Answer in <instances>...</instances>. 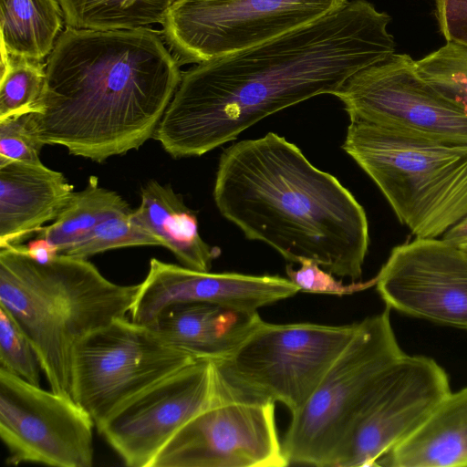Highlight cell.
I'll return each mask as SVG.
<instances>
[{
    "instance_id": "14",
    "label": "cell",
    "mask_w": 467,
    "mask_h": 467,
    "mask_svg": "<svg viewBox=\"0 0 467 467\" xmlns=\"http://www.w3.org/2000/svg\"><path fill=\"white\" fill-rule=\"evenodd\" d=\"M376 278L386 306L467 330V251L438 238L395 246Z\"/></svg>"
},
{
    "instance_id": "7",
    "label": "cell",
    "mask_w": 467,
    "mask_h": 467,
    "mask_svg": "<svg viewBox=\"0 0 467 467\" xmlns=\"http://www.w3.org/2000/svg\"><path fill=\"white\" fill-rule=\"evenodd\" d=\"M359 326L262 320L226 358L213 361L219 388L233 398L280 402L296 413Z\"/></svg>"
},
{
    "instance_id": "25",
    "label": "cell",
    "mask_w": 467,
    "mask_h": 467,
    "mask_svg": "<svg viewBox=\"0 0 467 467\" xmlns=\"http://www.w3.org/2000/svg\"><path fill=\"white\" fill-rule=\"evenodd\" d=\"M416 67L423 79L467 110V46L447 42L417 60Z\"/></svg>"
},
{
    "instance_id": "22",
    "label": "cell",
    "mask_w": 467,
    "mask_h": 467,
    "mask_svg": "<svg viewBox=\"0 0 467 467\" xmlns=\"http://www.w3.org/2000/svg\"><path fill=\"white\" fill-rule=\"evenodd\" d=\"M131 211L119 193L100 187L98 178L91 176L83 190L74 192L57 219L36 234L61 254L99 223Z\"/></svg>"
},
{
    "instance_id": "30",
    "label": "cell",
    "mask_w": 467,
    "mask_h": 467,
    "mask_svg": "<svg viewBox=\"0 0 467 467\" xmlns=\"http://www.w3.org/2000/svg\"><path fill=\"white\" fill-rule=\"evenodd\" d=\"M435 16L445 40L467 46V0H434Z\"/></svg>"
},
{
    "instance_id": "1",
    "label": "cell",
    "mask_w": 467,
    "mask_h": 467,
    "mask_svg": "<svg viewBox=\"0 0 467 467\" xmlns=\"http://www.w3.org/2000/svg\"><path fill=\"white\" fill-rule=\"evenodd\" d=\"M391 17L367 0L253 47L192 67L153 139L174 159L202 156L313 97L334 95L358 70L395 53Z\"/></svg>"
},
{
    "instance_id": "12",
    "label": "cell",
    "mask_w": 467,
    "mask_h": 467,
    "mask_svg": "<svg viewBox=\"0 0 467 467\" xmlns=\"http://www.w3.org/2000/svg\"><path fill=\"white\" fill-rule=\"evenodd\" d=\"M217 395L163 446L150 467H285L275 402Z\"/></svg>"
},
{
    "instance_id": "10",
    "label": "cell",
    "mask_w": 467,
    "mask_h": 467,
    "mask_svg": "<svg viewBox=\"0 0 467 467\" xmlns=\"http://www.w3.org/2000/svg\"><path fill=\"white\" fill-rule=\"evenodd\" d=\"M95 426L72 396L0 368V437L8 464L91 467Z\"/></svg>"
},
{
    "instance_id": "5",
    "label": "cell",
    "mask_w": 467,
    "mask_h": 467,
    "mask_svg": "<svg viewBox=\"0 0 467 467\" xmlns=\"http://www.w3.org/2000/svg\"><path fill=\"white\" fill-rule=\"evenodd\" d=\"M341 148L416 238H437L467 214V144L350 120Z\"/></svg>"
},
{
    "instance_id": "15",
    "label": "cell",
    "mask_w": 467,
    "mask_h": 467,
    "mask_svg": "<svg viewBox=\"0 0 467 467\" xmlns=\"http://www.w3.org/2000/svg\"><path fill=\"white\" fill-rule=\"evenodd\" d=\"M450 392L448 375L433 358L403 354L389 367L338 467L377 466Z\"/></svg>"
},
{
    "instance_id": "18",
    "label": "cell",
    "mask_w": 467,
    "mask_h": 467,
    "mask_svg": "<svg viewBox=\"0 0 467 467\" xmlns=\"http://www.w3.org/2000/svg\"><path fill=\"white\" fill-rule=\"evenodd\" d=\"M262 320L258 311L192 303L168 307L150 327L171 345L216 361L229 356Z\"/></svg>"
},
{
    "instance_id": "24",
    "label": "cell",
    "mask_w": 467,
    "mask_h": 467,
    "mask_svg": "<svg viewBox=\"0 0 467 467\" xmlns=\"http://www.w3.org/2000/svg\"><path fill=\"white\" fill-rule=\"evenodd\" d=\"M0 121L35 111L46 80V63L1 50Z\"/></svg>"
},
{
    "instance_id": "4",
    "label": "cell",
    "mask_w": 467,
    "mask_h": 467,
    "mask_svg": "<svg viewBox=\"0 0 467 467\" xmlns=\"http://www.w3.org/2000/svg\"><path fill=\"white\" fill-rule=\"evenodd\" d=\"M138 287L109 281L88 259L58 254L40 264L25 245L0 248V307L30 340L49 388L57 393L71 396L77 343L126 317Z\"/></svg>"
},
{
    "instance_id": "31",
    "label": "cell",
    "mask_w": 467,
    "mask_h": 467,
    "mask_svg": "<svg viewBox=\"0 0 467 467\" xmlns=\"http://www.w3.org/2000/svg\"><path fill=\"white\" fill-rule=\"evenodd\" d=\"M26 254L40 264H47L54 260L57 254V248L43 237L30 241L25 245Z\"/></svg>"
},
{
    "instance_id": "17",
    "label": "cell",
    "mask_w": 467,
    "mask_h": 467,
    "mask_svg": "<svg viewBox=\"0 0 467 467\" xmlns=\"http://www.w3.org/2000/svg\"><path fill=\"white\" fill-rule=\"evenodd\" d=\"M74 193L60 171L42 162L0 164V248L21 244L55 221Z\"/></svg>"
},
{
    "instance_id": "20",
    "label": "cell",
    "mask_w": 467,
    "mask_h": 467,
    "mask_svg": "<svg viewBox=\"0 0 467 467\" xmlns=\"http://www.w3.org/2000/svg\"><path fill=\"white\" fill-rule=\"evenodd\" d=\"M377 466L467 467V387L448 393Z\"/></svg>"
},
{
    "instance_id": "2",
    "label": "cell",
    "mask_w": 467,
    "mask_h": 467,
    "mask_svg": "<svg viewBox=\"0 0 467 467\" xmlns=\"http://www.w3.org/2000/svg\"><path fill=\"white\" fill-rule=\"evenodd\" d=\"M182 73L148 27L66 26L46 62L35 130L46 145L97 162L137 150L153 137Z\"/></svg>"
},
{
    "instance_id": "9",
    "label": "cell",
    "mask_w": 467,
    "mask_h": 467,
    "mask_svg": "<svg viewBox=\"0 0 467 467\" xmlns=\"http://www.w3.org/2000/svg\"><path fill=\"white\" fill-rule=\"evenodd\" d=\"M348 0H177L162 25L179 65L247 49L312 23Z\"/></svg>"
},
{
    "instance_id": "16",
    "label": "cell",
    "mask_w": 467,
    "mask_h": 467,
    "mask_svg": "<svg viewBox=\"0 0 467 467\" xmlns=\"http://www.w3.org/2000/svg\"><path fill=\"white\" fill-rule=\"evenodd\" d=\"M298 292L287 277L202 272L151 258L129 314L131 320L150 326L176 305L207 303L254 312Z\"/></svg>"
},
{
    "instance_id": "27",
    "label": "cell",
    "mask_w": 467,
    "mask_h": 467,
    "mask_svg": "<svg viewBox=\"0 0 467 467\" xmlns=\"http://www.w3.org/2000/svg\"><path fill=\"white\" fill-rule=\"evenodd\" d=\"M0 368L23 379L40 384L39 358L16 321L0 307Z\"/></svg>"
},
{
    "instance_id": "33",
    "label": "cell",
    "mask_w": 467,
    "mask_h": 467,
    "mask_svg": "<svg viewBox=\"0 0 467 467\" xmlns=\"http://www.w3.org/2000/svg\"><path fill=\"white\" fill-rule=\"evenodd\" d=\"M460 247H462V248H463V249H465V250L467 251V244H463V245H462V246H460Z\"/></svg>"
},
{
    "instance_id": "23",
    "label": "cell",
    "mask_w": 467,
    "mask_h": 467,
    "mask_svg": "<svg viewBox=\"0 0 467 467\" xmlns=\"http://www.w3.org/2000/svg\"><path fill=\"white\" fill-rule=\"evenodd\" d=\"M66 26L119 30L161 24L177 0H57Z\"/></svg>"
},
{
    "instance_id": "11",
    "label": "cell",
    "mask_w": 467,
    "mask_h": 467,
    "mask_svg": "<svg viewBox=\"0 0 467 467\" xmlns=\"http://www.w3.org/2000/svg\"><path fill=\"white\" fill-rule=\"evenodd\" d=\"M334 96L350 120L467 144V110L423 79L408 54L394 53L358 70Z\"/></svg>"
},
{
    "instance_id": "3",
    "label": "cell",
    "mask_w": 467,
    "mask_h": 467,
    "mask_svg": "<svg viewBox=\"0 0 467 467\" xmlns=\"http://www.w3.org/2000/svg\"><path fill=\"white\" fill-rule=\"evenodd\" d=\"M213 194L245 238L290 263L306 258L336 276L361 278L369 244L364 208L284 137L268 132L224 149Z\"/></svg>"
},
{
    "instance_id": "6",
    "label": "cell",
    "mask_w": 467,
    "mask_h": 467,
    "mask_svg": "<svg viewBox=\"0 0 467 467\" xmlns=\"http://www.w3.org/2000/svg\"><path fill=\"white\" fill-rule=\"evenodd\" d=\"M389 313L386 306L359 321L355 336L306 403L291 415L282 440L289 465L339 466L389 367L405 354Z\"/></svg>"
},
{
    "instance_id": "13",
    "label": "cell",
    "mask_w": 467,
    "mask_h": 467,
    "mask_svg": "<svg viewBox=\"0 0 467 467\" xmlns=\"http://www.w3.org/2000/svg\"><path fill=\"white\" fill-rule=\"evenodd\" d=\"M213 361L196 359L117 406L99 432L130 467H150L171 437L217 395Z\"/></svg>"
},
{
    "instance_id": "21",
    "label": "cell",
    "mask_w": 467,
    "mask_h": 467,
    "mask_svg": "<svg viewBox=\"0 0 467 467\" xmlns=\"http://www.w3.org/2000/svg\"><path fill=\"white\" fill-rule=\"evenodd\" d=\"M64 24L57 0H0V50L42 62L52 52Z\"/></svg>"
},
{
    "instance_id": "8",
    "label": "cell",
    "mask_w": 467,
    "mask_h": 467,
    "mask_svg": "<svg viewBox=\"0 0 467 467\" xmlns=\"http://www.w3.org/2000/svg\"><path fill=\"white\" fill-rule=\"evenodd\" d=\"M199 358L151 327L118 317L75 346L71 396L97 426L130 397Z\"/></svg>"
},
{
    "instance_id": "19",
    "label": "cell",
    "mask_w": 467,
    "mask_h": 467,
    "mask_svg": "<svg viewBox=\"0 0 467 467\" xmlns=\"http://www.w3.org/2000/svg\"><path fill=\"white\" fill-rule=\"evenodd\" d=\"M130 218L157 238L183 266L209 272L213 261L221 254L219 247L202 240L196 213L169 184L148 182L140 191V204Z\"/></svg>"
},
{
    "instance_id": "26",
    "label": "cell",
    "mask_w": 467,
    "mask_h": 467,
    "mask_svg": "<svg viewBox=\"0 0 467 467\" xmlns=\"http://www.w3.org/2000/svg\"><path fill=\"white\" fill-rule=\"evenodd\" d=\"M131 212L99 223L61 254L88 259L94 254L116 248L161 246L157 238L131 222Z\"/></svg>"
},
{
    "instance_id": "29",
    "label": "cell",
    "mask_w": 467,
    "mask_h": 467,
    "mask_svg": "<svg viewBox=\"0 0 467 467\" xmlns=\"http://www.w3.org/2000/svg\"><path fill=\"white\" fill-rule=\"evenodd\" d=\"M300 267L294 269L292 265L285 266L287 278L296 285L300 291L314 294H327L336 296H348L365 290L375 285L376 278L371 280L351 281L349 284H344L341 280H337L333 274L324 270L313 260L302 259Z\"/></svg>"
},
{
    "instance_id": "28",
    "label": "cell",
    "mask_w": 467,
    "mask_h": 467,
    "mask_svg": "<svg viewBox=\"0 0 467 467\" xmlns=\"http://www.w3.org/2000/svg\"><path fill=\"white\" fill-rule=\"evenodd\" d=\"M45 145L35 130L32 112L0 121V164L41 162L39 154Z\"/></svg>"
},
{
    "instance_id": "32",
    "label": "cell",
    "mask_w": 467,
    "mask_h": 467,
    "mask_svg": "<svg viewBox=\"0 0 467 467\" xmlns=\"http://www.w3.org/2000/svg\"><path fill=\"white\" fill-rule=\"evenodd\" d=\"M442 240L462 246L467 244V214L442 234Z\"/></svg>"
}]
</instances>
